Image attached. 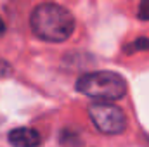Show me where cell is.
Here are the masks:
<instances>
[{
  "label": "cell",
  "mask_w": 149,
  "mask_h": 147,
  "mask_svg": "<svg viewBox=\"0 0 149 147\" xmlns=\"http://www.w3.org/2000/svg\"><path fill=\"white\" fill-rule=\"evenodd\" d=\"M30 26L35 37L45 42H66L74 31L73 14L59 3H40L33 9Z\"/></svg>",
  "instance_id": "cell-1"
},
{
  "label": "cell",
  "mask_w": 149,
  "mask_h": 147,
  "mask_svg": "<svg viewBox=\"0 0 149 147\" xmlns=\"http://www.w3.org/2000/svg\"><path fill=\"white\" fill-rule=\"evenodd\" d=\"M76 90L90 99L109 102L118 101L127 94V81L113 71H95L78 78Z\"/></svg>",
  "instance_id": "cell-2"
},
{
  "label": "cell",
  "mask_w": 149,
  "mask_h": 147,
  "mask_svg": "<svg viewBox=\"0 0 149 147\" xmlns=\"http://www.w3.org/2000/svg\"><path fill=\"white\" fill-rule=\"evenodd\" d=\"M88 116L95 128L106 135L121 133L127 126V118L123 111L109 102H95L88 106Z\"/></svg>",
  "instance_id": "cell-3"
},
{
  "label": "cell",
  "mask_w": 149,
  "mask_h": 147,
  "mask_svg": "<svg viewBox=\"0 0 149 147\" xmlns=\"http://www.w3.org/2000/svg\"><path fill=\"white\" fill-rule=\"evenodd\" d=\"M9 142L12 147H38L42 139L40 133L33 128H14L9 132Z\"/></svg>",
  "instance_id": "cell-4"
},
{
  "label": "cell",
  "mask_w": 149,
  "mask_h": 147,
  "mask_svg": "<svg viewBox=\"0 0 149 147\" xmlns=\"http://www.w3.org/2000/svg\"><path fill=\"white\" fill-rule=\"evenodd\" d=\"M127 52H134V50H149V38L146 37H141L137 40H134V43L130 47L125 49Z\"/></svg>",
  "instance_id": "cell-5"
},
{
  "label": "cell",
  "mask_w": 149,
  "mask_h": 147,
  "mask_svg": "<svg viewBox=\"0 0 149 147\" xmlns=\"http://www.w3.org/2000/svg\"><path fill=\"white\" fill-rule=\"evenodd\" d=\"M137 17L142 19V21H149V2H141Z\"/></svg>",
  "instance_id": "cell-6"
},
{
  "label": "cell",
  "mask_w": 149,
  "mask_h": 147,
  "mask_svg": "<svg viewBox=\"0 0 149 147\" xmlns=\"http://www.w3.org/2000/svg\"><path fill=\"white\" fill-rule=\"evenodd\" d=\"M9 74H10V66H9L3 59H0V78L9 76Z\"/></svg>",
  "instance_id": "cell-7"
},
{
  "label": "cell",
  "mask_w": 149,
  "mask_h": 147,
  "mask_svg": "<svg viewBox=\"0 0 149 147\" xmlns=\"http://www.w3.org/2000/svg\"><path fill=\"white\" fill-rule=\"evenodd\" d=\"M5 33V23L2 21V17H0V35H3Z\"/></svg>",
  "instance_id": "cell-8"
}]
</instances>
